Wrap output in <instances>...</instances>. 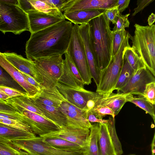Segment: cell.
I'll use <instances>...</instances> for the list:
<instances>
[{"instance_id":"f1b7e54d","label":"cell","mask_w":155,"mask_h":155,"mask_svg":"<svg viewBox=\"0 0 155 155\" xmlns=\"http://www.w3.org/2000/svg\"><path fill=\"white\" fill-rule=\"evenodd\" d=\"M127 102L133 103L149 114L155 122V105L153 104L142 96H134L129 94L127 97Z\"/></svg>"},{"instance_id":"7402d4cb","label":"cell","mask_w":155,"mask_h":155,"mask_svg":"<svg viewBox=\"0 0 155 155\" xmlns=\"http://www.w3.org/2000/svg\"><path fill=\"white\" fill-rule=\"evenodd\" d=\"M105 10H77L63 13L65 19L74 25L88 23L92 19L104 13Z\"/></svg>"},{"instance_id":"2e32d148","label":"cell","mask_w":155,"mask_h":155,"mask_svg":"<svg viewBox=\"0 0 155 155\" xmlns=\"http://www.w3.org/2000/svg\"><path fill=\"white\" fill-rule=\"evenodd\" d=\"M31 34L41 30L65 20L64 16H55L34 9L26 12Z\"/></svg>"},{"instance_id":"d6986e66","label":"cell","mask_w":155,"mask_h":155,"mask_svg":"<svg viewBox=\"0 0 155 155\" xmlns=\"http://www.w3.org/2000/svg\"><path fill=\"white\" fill-rule=\"evenodd\" d=\"M0 66L6 71L14 80L21 87L29 97L37 95L39 91L36 88L29 84L25 79L21 71L11 64L0 52Z\"/></svg>"},{"instance_id":"681fc988","label":"cell","mask_w":155,"mask_h":155,"mask_svg":"<svg viewBox=\"0 0 155 155\" xmlns=\"http://www.w3.org/2000/svg\"><path fill=\"white\" fill-rule=\"evenodd\" d=\"M69 0H47L53 4L59 10L62 12V9Z\"/></svg>"},{"instance_id":"30bf717a","label":"cell","mask_w":155,"mask_h":155,"mask_svg":"<svg viewBox=\"0 0 155 155\" xmlns=\"http://www.w3.org/2000/svg\"><path fill=\"white\" fill-rule=\"evenodd\" d=\"M58 108L65 117L67 126L89 129L91 127L92 124L87 119V112L72 104L63 97Z\"/></svg>"},{"instance_id":"9c48e42d","label":"cell","mask_w":155,"mask_h":155,"mask_svg":"<svg viewBox=\"0 0 155 155\" xmlns=\"http://www.w3.org/2000/svg\"><path fill=\"white\" fill-rule=\"evenodd\" d=\"M59 92L68 101L78 108L87 112L94 106L100 95L97 92L83 88L70 87L58 82L55 86Z\"/></svg>"},{"instance_id":"d4e9b609","label":"cell","mask_w":155,"mask_h":155,"mask_svg":"<svg viewBox=\"0 0 155 155\" xmlns=\"http://www.w3.org/2000/svg\"><path fill=\"white\" fill-rule=\"evenodd\" d=\"M5 101L14 107L18 113L20 110H25L45 117L30 98L27 95L10 98Z\"/></svg>"},{"instance_id":"f6af8a7d","label":"cell","mask_w":155,"mask_h":155,"mask_svg":"<svg viewBox=\"0 0 155 155\" xmlns=\"http://www.w3.org/2000/svg\"><path fill=\"white\" fill-rule=\"evenodd\" d=\"M25 79L30 84L36 88L39 91L45 89L42 85L37 82L31 76L21 72Z\"/></svg>"},{"instance_id":"5b68a950","label":"cell","mask_w":155,"mask_h":155,"mask_svg":"<svg viewBox=\"0 0 155 155\" xmlns=\"http://www.w3.org/2000/svg\"><path fill=\"white\" fill-rule=\"evenodd\" d=\"M0 31L15 35L29 31L27 14L18 5L0 3Z\"/></svg>"},{"instance_id":"11a10c76","label":"cell","mask_w":155,"mask_h":155,"mask_svg":"<svg viewBox=\"0 0 155 155\" xmlns=\"http://www.w3.org/2000/svg\"></svg>"},{"instance_id":"8fae6325","label":"cell","mask_w":155,"mask_h":155,"mask_svg":"<svg viewBox=\"0 0 155 155\" xmlns=\"http://www.w3.org/2000/svg\"><path fill=\"white\" fill-rule=\"evenodd\" d=\"M155 81V76L147 68L135 71L127 83L118 93L142 96L147 84Z\"/></svg>"},{"instance_id":"cb8c5ba5","label":"cell","mask_w":155,"mask_h":155,"mask_svg":"<svg viewBox=\"0 0 155 155\" xmlns=\"http://www.w3.org/2000/svg\"><path fill=\"white\" fill-rule=\"evenodd\" d=\"M98 145L101 155H117L106 124L99 123Z\"/></svg>"},{"instance_id":"52a82bcc","label":"cell","mask_w":155,"mask_h":155,"mask_svg":"<svg viewBox=\"0 0 155 155\" xmlns=\"http://www.w3.org/2000/svg\"><path fill=\"white\" fill-rule=\"evenodd\" d=\"M18 148L31 155H85V151L69 150L55 148L36 136L11 140Z\"/></svg>"},{"instance_id":"484cf974","label":"cell","mask_w":155,"mask_h":155,"mask_svg":"<svg viewBox=\"0 0 155 155\" xmlns=\"http://www.w3.org/2000/svg\"><path fill=\"white\" fill-rule=\"evenodd\" d=\"M99 127V123L91 124L88 144L85 148L86 155H101L98 145Z\"/></svg>"},{"instance_id":"3957f363","label":"cell","mask_w":155,"mask_h":155,"mask_svg":"<svg viewBox=\"0 0 155 155\" xmlns=\"http://www.w3.org/2000/svg\"><path fill=\"white\" fill-rule=\"evenodd\" d=\"M133 36L130 38L131 47L146 68L155 76V25L142 26L136 24Z\"/></svg>"},{"instance_id":"836d02e7","label":"cell","mask_w":155,"mask_h":155,"mask_svg":"<svg viewBox=\"0 0 155 155\" xmlns=\"http://www.w3.org/2000/svg\"><path fill=\"white\" fill-rule=\"evenodd\" d=\"M110 137L114 145L117 155L123 153L121 145L117 137L115 127L114 118H110L106 124Z\"/></svg>"},{"instance_id":"c3c4849f","label":"cell","mask_w":155,"mask_h":155,"mask_svg":"<svg viewBox=\"0 0 155 155\" xmlns=\"http://www.w3.org/2000/svg\"><path fill=\"white\" fill-rule=\"evenodd\" d=\"M130 0H117L115 5L117 6L119 13L121 14L129 6Z\"/></svg>"},{"instance_id":"ab89813d","label":"cell","mask_w":155,"mask_h":155,"mask_svg":"<svg viewBox=\"0 0 155 155\" xmlns=\"http://www.w3.org/2000/svg\"><path fill=\"white\" fill-rule=\"evenodd\" d=\"M143 96L152 104H155V81L146 84Z\"/></svg>"},{"instance_id":"f5cc1de1","label":"cell","mask_w":155,"mask_h":155,"mask_svg":"<svg viewBox=\"0 0 155 155\" xmlns=\"http://www.w3.org/2000/svg\"><path fill=\"white\" fill-rule=\"evenodd\" d=\"M9 98V97L0 89V99L5 101Z\"/></svg>"},{"instance_id":"6da1fadb","label":"cell","mask_w":155,"mask_h":155,"mask_svg":"<svg viewBox=\"0 0 155 155\" xmlns=\"http://www.w3.org/2000/svg\"><path fill=\"white\" fill-rule=\"evenodd\" d=\"M72 23L65 20L31 34L25 45L27 58L32 61L66 52L71 39Z\"/></svg>"},{"instance_id":"8d00e7d4","label":"cell","mask_w":155,"mask_h":155,"mask_svg":"<svg viewBox=\"0 0 155 155\" xmlns=\"http://www.w3.org/2000/svg\"><path fill=\"white\" fill-rule=\"evenodd\" d=\"M128 32H127L125 29H124L112 33L113 48L112 57L114 56L118 52L122 43L127 36Z\"/></svg>"},{"instance_id":"4316f807","label":"cell","mask_w":155,"mask_h":155,"mask_svg":"<svg viewBox=\"0 0 155 155\" xmlns=\"http://www.w3.org/2000/svg\"><path fill=\"white\" fill-rule=\"evenodd\" d=\"M44 141L53 147L63 150L85 151V149L79 145L63 139L54 137L43 138Z\"/></svg>"},{"instance_id":"44dd1931","label":"cell","mask_w":155,"mask_h":155,"mask_svg":"<svg viewBox=\"0 0 155 155\" xmlns=\"http://www.w3.org/2000/svg\"><path fill=\"white\" fill-rule=\"evenodd\" d=\"M30 98L45 117L54 123L59 129L67 126V120L65 117L58 108L44 105L36 101L32 98Z\"/></svg>"},{"instance_id":"277c9868","label":"cell","mask_w":155,"mask_h":155,"mask_svg":"<svg viewBox=\"0 0 155 155\" xmlns=\"http://www.w3.org/2000/svg\"><path fill=\"white\" fill-rule=\"evenodd\" d=\"M130 36L128 32L117 54L112 57L107 66L100 71L99 84L96 91L99 94L107 96L114 90L123 65V52L126 47L130 46Z\"/></svg>"},{"instance_id":"ba28073f","label":"cell","mask_w":155,"mask_h":155,"mask_svg":"<svg viewBox=\"0 0 155 155\" xmlns=\"http://www.w3.org/2000/svg\"><path fill=\"white\" fill-rule=\"evenodd\" d=\"M62 55L56 54L34 60L35 67L43 81L45 89L55 87L62 71L64 59Z\"/></svg>"},{"instance_id":"74e56055","label":"cell","mask_w":155,"mask_h":155,"mask_svg":"<svg viewBox=\"0 0 155 155\" xmlns=\"http://www.w3.org/2000/svg\"><path fill=\"white\" fill-rule=\"evenodd\" d=\"M130 15L129 13L122 15L118 12L114 23V26L113 29L112 33L125 29L126 28L129 27L130 22L128 17Z\"/></svg>"},{"instance_id":"5bb4252c","label":"cell","mask_w":155,"mask_h":155,"mask_svg":"<svg viewBox=\"0 0 155 155\" xmlns=\"http://www.w3.org/2000/svg\"><path fill=\"white\" fill-rule=\"evenodd\" d=\"M78 30L83 43L87 61L92 78L93 79L97 87L99 82L100 72L97 67L94 59L90 37L89 23L79 25Z\"/></svg>"},{"instance_id":"9a60e30c","label":"cell","mask_w":155,"mask_h":155,"mask_svg":"<svg viewBox=\"0 0 155 155\" xmlns=\"http://www.w3.org/2000/svg\"><path fill=\"white\" fill-rule=\"evenodd\" d=\"M62 71L58 82L70 87L84 88V82L74 63L68 55L64 53Z\"/></svg>"},{"instance_id":"d6a6232c","label":"cell","mask_w":155,"mask_h":155,"mask_svg":"<svg viewBox=\"0 0 155 155\" xmlns=\"http://www.w3.org/2000/svg\"><path fill=\"white\" fill-rule=\"evenodd\" d=\"M123 59L122 69L114 88V90H117V92L127 83L135 72L127 60L123 58Z\"/></svg>"},{"instance_id":"1f68e13d","label":"cell","mask_w":155,"mask_h":155,"mask_svg":"<svg viewBox=\"0 0 155 155\" xmlns=\"http://www.w3.org/2000/svg\"><path fill=\"white\" fill-rule=\"evenodd\" d=\"M0 155H31L13 145L11 140L0 136Z\"/></svg>"},{"instance_id":"ffe728a7","label":"cell","mask_w":155,"mask_h":155,"mask_svg":"<svg viewBox=\"0 0 155 155\" xmlns=\"http://www.w3.org/2000/svg\"><path fill=\"white\" fill-rule=\"evenodd\" d=\"M129 94L120 93L115 94L112 92L107 96L101 95L97 101L94 107L107 106L113 111L116 116L127 102V97Z\"/></svg>"},{"instance_id":"7dc6e473","label":"cell","mask_w":155,"mask_h":155,"mask_svg":"<svg viewBox=\"0 0 155 155\" xmlns=\"http://www.w3.org/2000/svg\"><path fill=\"white\" fill-rule=\"evenodd\" d=\"M87 117L88 121L91 123H97L106 124L108 123L109 120V119H101L97 118L94 115L90 110L87 112Z\"/></svg>"},{"instance_id":"7bdbcfd3","label":"cell","mask_w":155,"mask_h":155,"mask_svg":"<svg viewBox=\"0 0 155 155\" xmlns=\"http://www.w3.org/2000/svg\"><path fill=\"white\" fill-rule=\"evenodd\" d=\"M154 0H139L137 1V7L134 9L132 16H134L137 14L141 12L147 6Z\"/></svg>"},{"instance_id":"b9f144b4","label":"cell","mask_w":155,"mask_h":155,"mask_svg":"<svg viewBox=\"0 0 155 155\" xmlns=\"http://www.w3.org/2000/svg\"><path fill=\"white\" fill-rule=\"evenodd\" d=\"M119 12L117 6H114L104 11V14L110 22L114 24L115 19Z\"/></svg>"},{"instance_id":"e575fe53","label":"cell","mask_w":155,"mask_h":155,"mask_svg":"<svg viewBox=\"0 0 155 155\" xmlns=\"http://www.w3.org/2000/svg\"><path fill=\"white\" fill-rule=\"evenodd\" d=\"M0 123L19 130L34 133L27 123L21 121L0 116Z\"/></svg>"},{"instance_id":"f546056e","label":"cell","mask_w":155,"mask_h":155,"mask_svg":"<svg viewBox=\"0 0 155 155\" xmlns=\"http://www.w3.org/2000/svg\"><path fill=\"white\" fill-rule=\"evenodd\" d=\"M29 1L34 9L39 12L54 15L64 16L62 12L47 0H29Z\"/></svg>"},{"instance_id":"7a4b0ae2","label":"cell","mask_w":155,"mask_h":155,"mask_svg":"<svg viewBox=\"0 0 155 155\" xmlns=\"http://www.w3.org/2000/svg\"><path fill=\"white\" fill-rule=\"evenodd\" d=\"M88 23L94 59L100 72L107 66L112 59V31L110 22L104 13L92 19Z\"/></svg>"},{"instance_id":"bcb514c9","label":"cell","mask_w":155,"mask_h":155,"mask_svg":"<svg viewBox=\"0 0 155 155\" xmlns=\"http://www.w3.org/2000/svg\"><path fill=\"white\" fill-rule=\"evenodd\" d=\"M18 6L25 12L34 9L29 0H18Z\"/></svg>"},{"instance_id":"8992f818","label":"cell","mask_w":155,"mask_h":155,"mask_svg":"<svg viewBox=\"0 0 155 155\" xmlns=\"http://www.w3.org/2000/svg\"><path fill=\"white\" fill-rule=\"evenodd\" d=\"M78 25L73 26L71 35L66 52L77 68L85 85L91 82L92 77L88 66L83 43L79 34Z\"/></svg>"},{"instance_id":"db71d44e","label":"cell","mask_w":155,"mask_h":155,"mask_svg":"<svg viewBox=\"0 0 155 155\" xmlns=\"http://www.w3.org/2000/svg\"><path fill=\"white\" fill-rule=\"evenodd\" d=\"M155 134L154 135L153 138V139L152 143L151 144V150L152 155H155Z\"/></svg>"},{"instance_id":"f35d334b","label":"cell","mask_w":155,"mask_h":155,"mask_svg":"<svg viewBox=\"0 0 155 155\" xmlns=\"http://www.w3.org/2000/svg\"><path fill=\"white\" fill-rule=\"evenodd\" d=\"M90 111L97 118L101 119L107 115H110L113 118H114L115 116L113 111L106 106L95 107Z\"/></svg>"},{"instance_id":"ac0fdd59","label":"cell","mask_w":155,"mask_h":155,"mask_svg":"<svg viewBox=\"0 0 155 155\" xmlns=\"http://www.w3.org/2000/svg\"><path fill=\"white\" fill-rule=\"evenodd\" d=\"M2 54L5 58L16 68L21 72L32 77L41 85L43 82L35 67L34 61L26 58L14 52H5Z\"/></svg>"},{"instance_id":"f907efd6","label":"cell","mask_w":155,"mask_h":155,"mask_svg":"<svg viewBox=\"0 0 155 155\" xmlns=\"http://www.w3.org/2000/svg\"><path fill=\"white\" fill-rule=\"evenodd\" d=\"M0 3L6 4L18 5V0H0Z\"/></svg>"},{"instance_id":"d590c367","label":"cell","mask_w":155,"mask_h":155,"mask_svg":"<svg viewBox=\"0 0 155 155\" xmlns=\"http://www.w3.org/2000/svg\"><path fill=\"white\" fill-rule=\"evenodd\" d=\"M0 86L10 87L25 92L9 74L0 66Z\"/></svg>"},{"instance_id":"e0dca14e","label":"cell","mask_w":155,"mask_h":155,"mask_svg":"<svg viewBox=\"0 0 155 155\" xmlns=\"http://www.w3.org/2000/svg\"><path fill=\"white\" fill-rule=\"evenodd\" d=\"M117 0H69L62 9L65 13L77 10H106L114 7Z\"/></svg>"},{"instance_id":"60d3db41","label":"cell","mask_w":155,"mask_h":155,"mask_svg":"<svg viewBox=\"0 0 155 155\" xmlns=\"http://www.w3.org/2000/svg\"><path fill=\"white\" fill-rule=\"evenodd\" d=\"M0 89L8 95L10 98L27 95L25 92L9 87L0 86Z\"/></svg>"},{"instance_id":"603a6c76","label":"cell","mask_w":155,"mask_h":155,"mask_svg":"<svg viewBox=\"0 0 155 155\" xmlns=\"http://www.w3.org/2000/svg\"><path fill=\"white\" fill-rule=\"evenodd\" d=\"M63 97L55 86L51 89H44L31 98L36 101L44 105L58 108Z\"/></svg>"},{"instance_id":"4fadbf2b","label":"cell","mask_w":155,"mask_h":155,"mask_svg":"<svg viewBox=\"0 0 155 155\" xmlns=\"http://www.w3.org/2000/svg\"><path fill=\"white\" fill-rule=\"evenodd\" d=\"M18 113L25 116L26 123L36 135L41 137L59 130L53 122L36 113L25 110H20Z\"/></svg>"},{"instance_id":"7c38bea8","label":"cell","mask_w":155,"mask_h":155,"mask_svg":"<svg viewBox=\"0 0 155 155\" xmlns=\"http://www.w3.org/2000/svg\"><path fill=\"white\" fill-rule=\"evenodd\" d=\"M90 134V130L89 129L68 126L57 131L41 137L63 139L78 144L85 149L88 144Z\"/></svg>"},{"instance_id":"816d5d0a","label":"cell","mask_w":155,"mask_h":155,"mask_svg":"<svg viewBox=\"0 0 155 155\" xmlns=\"http://www.w3.org/2000/svg\"><path fill=\"white\" fill-rule=\"evenodd\" d=\"M155 21V16L154 13H152L149 16L148 19V22L149 26H151L153 25V23Z\"/></svg>"},{"instance_id":"4dcf8cb0","label":"cell","mask_w":155,"mask_h":155,"mask_svg":"<svg viewBox=\"0 0 155 155\" xmlns=\"http://www.w3.org/2000/svg\"><path fill=\"white\" fill-rule=\"evenodd\" d=\"M123 57L127 60L135 71L146 68L142 60L130 45L124 48Z\"/></svg>"},{"instance_id":"ee69618b","label":"cell","mask_w":155,"mask_h":155,"mask_svg":"<svg viewBox=\"0 0 155 155\" xmlns=\"http://www.w3.org/2000/svg\"><path fill=\"white\" fill-rule=\"evenodd\" d=\"M0 111L9 113H18L14 107L8 103L6 101L1 99H0Z\"/></svg>"},{"instance_id":"83f0119b","label":"cell","mask_w":155,"mask_h":155,"mask_svg":"<svg viewBox=\"0 0 155 155\" xmlns=\"http://www.w3.org/2000/svg\"><path fill=\"white\" fill-rule=\"evenodd\" d=\"M0 136L9 140L34 137V133L19 130L0 123Z\"/></svg>"}]
</instances>
